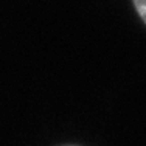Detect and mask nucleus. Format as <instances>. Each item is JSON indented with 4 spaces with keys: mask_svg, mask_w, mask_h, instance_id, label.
<instances>
[{
    "mask_svg": "<svg viewBox=\"0 0 146 146\" xmlns=\"http://www.w3.org/2000/svg\"><path fill=\"white\" fill-rule=\"evenodd\" d=\"M134 5H135V8H137L140 17L146 23V0H134Z\"/></svg>",
    "mask_w": 146,
    "mask_h": 146,
    "instance_id": "nucleus-1",
    "label": "nucleus"
}]
</instances>
